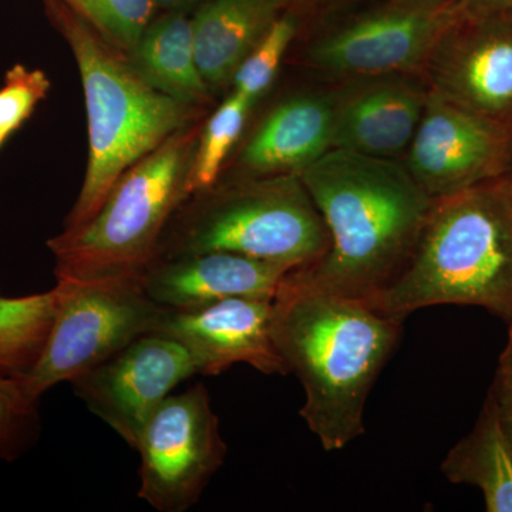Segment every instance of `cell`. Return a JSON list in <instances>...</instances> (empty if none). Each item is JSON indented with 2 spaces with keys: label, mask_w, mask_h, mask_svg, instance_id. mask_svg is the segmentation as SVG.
I'll use <instances>...</instances> for the list:
<instances>
[{
  "label": "cell",
  "mask_w": 512,
  "mask_h": 512,
  "mask_svg": "<svg viewBox=\"0 0 512 512\" xmlns=\"http://www.w3.org/2000/svg\"><path fill=\"white\" fill-rule=\"evenodd\" d=\"M299 175L325 220L329 248L289 276L318 291L369 301L406 268L433 198L402 161L342 148Z\"/></svg>",
  "instance_id": "obj_1"
},
{
  "label": "cell",
  "mask_w": 512,
  "mask_h": 512,
  "mask_svg": "<svg viewBox=\"0 0 512 512\" xmlns=\"http://www.w3.org/2000/svg\"><path fill=\"white\" fill-rule=\"evenodd\" d=\"M403 320L362 299L298 284L285 276L272 299V338L305 392L301 417L326 451L365 433L370 390L402 336Z\"/></svg>",
  "instance_id": "obj_2"
},
{
  "label": "cell",
  "mask_w": 512,
  "mask_h": 512,
  "mask_svg": "<svg viewBox=\"0 0 512 512\" xmlns=\"http://www.w3.org/2000/svg\"><path fill=\"white\" fill-rule=\"evenodd\" d=\"M45 9L76 57L86 99L89 163L64 220L63 231L72 232L92 220L128 168L185 130L200 111L151 86L126 53L63 0H45Z\"/></svg>",
  "instance_id": "obj_3"
},
{
  "label": "cell",
  "mask_w": 512,
  "mask_h": 512,
  "mask_svg": "<svg viewBox=\"0 0 512 512\" xmlns=\"http://www.w3.org/2000/svg\"><path fill=\"white\" fill-rule=\"evenodd\" d=\"M365 302L403 322L429 306H480L510 325L512 214L503 180L434 200L402 274Z\"/></svg>",
  "instance_id": "obj_4"
},
{
  "label": "cell",
  "mask_w": 512,
  "mask_h": 512,
  "mask_svg": "<svg viewBox=\"0 0 512 512\" xmlns=\"http://www.w3.org/2000/svg\"><path fill=\"white\" fill-rule=\"evenodd\" d=\"M194 195L165 228L156 259L232 252L298 269L328 251L325 220L299 174L239 175Z\"/></svg>",
  "instance_id": "obj_5"
},
{
  "label": "cell",
  "mask_w": 512,
  "mask_h": 512,
  "mask_svg": "<svg viewBox=\"0 0 512 512\" xmlns=\"http://www.w3.org/2000/svg\"><path fill=\"white\" fill-rule=\"evenodd\" d=\"M200 131L187 127L128 168L92 220L47 241L57 279L140 278L157 258L165 228L191 197L190 171Z\"/></svg>",
  "instance_id": "obj_6"
},
{
  "label": "cell",
  "mask_w": 512,
  "mask_h": 512,
  "mask_svg": "<svg viewBox=\"0 0 512 512\" xmlns=\"http://www.w3.org/2000/svg\"><path fill=\"white\" fill-rule=\"evenodd\" d=\"M460 0H343L312 19L302 63L345 82L417 74Z\"/></svg>",
  "instance_id": "obj_7"
},
{
  "label": "cell",
  "mask_w": 512,
  "mask_h": 512,
  "mask_svg": "<svg viewBox=\"0 0 512 512\" xmlns=\"http://www.w3.org/2000/svg\"><path fill=\"white\" fill-rule=\"evenodd\" d=\"M56 289L59 303L45 348L32 370L19 376L39 400L57 384L72 383L133 340L153 333L165 311L148 298L136 276L57 279Z\"/></svg>",
  "instance_id": "obj_8"
},
{
  "label": "cell",
  "mask_w": 512,
  "mask_h": 512,
  "mask_svg": "<svg viewBox=\"0 0 512 512\" xmlns=\"http://www.w3.org/2000/svg\"><path fill=\"white\" fill-rule=\"evenodd\" d=\"M138 498L158 512H185L200 501L228 447L202 383L164 400L144 426Z\"/></svg>",
  "instance_id": "obj_9"
},
{
  "label": "cell",
  "mask_w": 512,
  "mask_h": 512,
  "mask_svg": "<svg viewBox=\"0 0 512 512\" xmlns=\"http://www.w3.org/2000/svg\"><path fill=\"white\" fill-rule=\"evenodd\" d=\"M420 77L441 100L512 126V15L460 9Z\"/></svg>",
  "instance_id": "obj_10"
},
{
  "label": "cell",
  "mask_w": 512,
  "mask_h": 512,
  "mask_svg": "<svg viewBox=\"0 0 512 512\" xmlns=\"http://www.w3.org/2000/svg\"><path fill=\"white\" fill-rule=\"evenodd\" d=\"M404 167L433 200L512 177V126L429 92Z\"/></svg>",
  "instance_id": "obj_11"
},
{
  "label": "cell",
  "mask_w": 512,
  "mask_h": 512,
  "mask_svg": "<svg viewBox=\"0 0 512 512\" xmlns=\"http://www.w3.org/2000/svg\"><path fill=\"white\" fill-rule=\"evenodd\" d=\"M197 375L187 350L148 333L73 380L87 409L136 450L144 426L178 384Z\"/></svg>",
  "instance_id": "obj_12"
},
{
  "label": "cell",
  "mask_w": 512,
  "mask_h": 512,
  "mask_svg": "<svg viewBox=\"0 0 512 512\" xmlns=\"http://www.w3.org/2000/svg\"><path fill=\"white\" fill-rule=\"evenodd\" d=\"M153 333L180 343L197 375H221L238 363L265 375H288L272 338V299L232 298L201 308L165 309Z\"/></svg>",
  "instance_id": "obj_13"
},
{
  "label": "cell",
  "mask_w": 512,
  "mask_h": 512,
  "mask_svg": "<svg viewBox=\"0 0 512 512\" xmlns=\"http://www.w3.org/2000/svg\"><path fill=\"white\" fill-rule=\"evenodd\" d=\"M335 89L332 148L399 160L419 127L429 89L417 74L345 80Z\"/></svg>",
  "instance_id": "obj_14"
},
{
  "label": "cell",
  "mask_w": 512,
  "mask_h": 512,
  "mask_svg": "<svg viewBox=\"0 0 512 512\" xmlns=\"http://www.w3.org/2000/svg\"><path fill=\"white\" fill-rule=\"evenodd\" d=\"M291 271L289 266L232 252H205L154 259L140 281L151 301L181 311L224 299H274Z\"/></svg>",
  "instance_id": "obj_15"
},
{
  "label": "cell",
  "mask_w": 512,
  "mask_h": 512,
  "mask_svg": "<svg viewBox=\"0 0 512 512\" xmlns=\"http://www.w3.org/2000/svg\"><path fill=\"white\" fill-rule=\"evenodd\" d=\"M335 89L289 97L269 111L239 154V175L299 174L332 150Z\"/></svg>",
  "instance_id": "obj_16"
},
{
  "label": "cell",
  "mask_w": 512,
  "mask_h": 512,
  "mask_svg": "<svg viewBox=\"0 0 512 512\" xmlns=\"http://www.w3.org/2000/svg\"><path fill=\"white\" fill-rule=\"evenodd\" d=\"M282 13L272 0H205L191 20L195 59L205 83H231Z\"/></svg>",
  "instance_id": "obj_17"
},
{
  "label": "cell",
  "mask_w": 512,
  "mask_h": 512,
  "mask_svg": "<svg viewBox=\"0 0 512 512\" xmlns=\"http://www.w3.org/2000/svg\"><path fill=\"white\" fill-rule=\"evenodd\" d=\"M441 473L454 484L474 485L488 512H512V446L488 393L476 426L448 451Z\"/></svg>",
  "instance_id": "obj_18"
},
{
  "label": "cell",
  "mask_w": 512,
  "mask_h": 512,
  "mask_svg": "<svg viewBox=\"0 0 512 512\" xmlns=\"http://www.w3.org/2000/svg\"><path fill=\"white\" fill-rule=\"evenodd\" d=\"M128 57L161 93L195 107L210 99V86L195 59L192 23L183 12H170L151 22Z\"/></svg>",
  "instance_id": "obj_19"
},
{
  "label": "cell",
  "mask_w": 512,
  "mask_h": 512,
  "mask_svg": "<svg viewBox=\"0 0 512 512\" xmlns=\"http://www.w3.org/2000/svg\"><path fill=\"white\" fill-rule=\"evenodd\" d=\"M57 303L56 286L20 298L0 296V372L23 376L32 370L49 338Z\"/></svg>",
  "instance_id": "obj_20"
},
{
  "label": "cell",
  "mask_w": 512,
  "mask_h": 512,
  "mask_svg": "<svg viewBox=\"0 0 512 512\" xmlns=\"http://www.w3.org/2000/svg\"><path fill=\"white\" fill-rule=\"evenodd\" d=\"M254 104L234 92L222 101L198 137L190 171L191 195L214 187L232 148L242 136L249 110Z\"/></svg>",
  "instance_id": "obj_21"
},
{
  "label": "cell",
  "mask_w": 512,
  "mask_h": 512,
  "mask_svg": "<svg viewBox=\"0 0 512 512\" xmlns=\"http://www.w3.org/2000/svg\"><path fill=\"white\" fill-rule=\"evenodd\" d=\"M302 23L298 16L282 13L239 66L231 82L232 90L252 104L264 97L275 82L285 53L301 32Z\"/></svg>",
  "instance_id": "obj_22"
},
{
  "label": "cell",
  "mask_w": 512,
  "mask_h": 512,
  "mask_svg": "<svg viewBox=\"0 0 512 512\" xmlns=\"http://www.w3.org/2000/svg\"><path fill=\"white\" fill-rule=\"evenodd\" d=\"M39 403L19 376L0 372V463H13L36 446L42 433Z\"/></svg>",
  "instance_id": "obj_23"
},
{
  "label": "cell",
  "mask_w": 512,
  "mask_h": 512,
  "mask_svg": "<svg viewBox=\"0 0 512 512\" xmlns=\"http://www.w3.org/2000/svg\"><path fill=\"white\" fill-rule=\"evenodd\" d=\"M104 39L130 55L153 22V0H63Z\"/></svg>",
  "instance_id": "obj_24"
},
{
  "label": "cell",
  "mask_w": 512,
  "mask_h": 512,
  "mask_svg": "<svg viewBox=\"0 0 512 512\" xmlns=\"http://www.w3.org/2000/svg\"><path fill=\"white\" fill-rule=\"evenodd\" d=\"M49 90V77L42 70L20 63L10 67L0 87V148L29 120Z\"/></svg>",
  "instance_id": "obj_25"
},
{
  "label": "cell",
  "mask_w": 512,
  "mask_h": 512,
  "mask_svg": "<svg viewBox=\"0 0 512 512\" xmlns=\"http://www.w3.org/2000/svg\"><path fill=\"white\" fill-rule=\"evenodd\" d=\"M490 393L497 404L498 416L512 446V326H508L507 345L501 353Z\"/></svg>",
  "instance_id": "obj_26"
},
{
  "label": "cell",
  "mask_w": 512,
  "mask_h": 512,
  "mask_svg": "<svg viewBox=\"0 0 512 512\" xmlns=\"http://www.w3.org/2000/svg\"><path fill=\"white\" fill-rule=\"evenodd\" d=\"M282 12L292 13L303 20L313 19L343 0H272Z\"/></svg>",
  "instance_id": "obj_27"
},
{
  "label": "cell",
  "mask_w": 512,
  "mask_h": 512,
  "mask_svg": "<svg viewBox=\"0 0 512 512\" xmlns=\"http://www.w3.org/2000/svg\"><path fill=\"white\" fill-rule=\"evenodd\" d=\"M461 12L507 13L512 15V0H460Z\"/></svg>",
  "instance_id": "obj_28"
},
{
  "label": "cell",
  "mask_w": 512,
  "mask_h": 512,
  "mask_svg": "<svg viewBox=\"0 0 512 512\" xmlns=\"http://www.w3.org/2000/svg\"><path fill=\"white\" fill-rule=\"evenodd\" d=\"M157 8L170 10V12H183L191 6L202 5L205 0H153Z\"/></svg>",
  "instance_id": "obj_29"
},
{
  "label": "cell",
  "mask_w": 512,
  "mask_h": 512,
  "mask_svg": "<svg viewBox=\"0 0 512 512\" xmlns=\"http://www.w3.org/2000/svg\"><path fill=\"white\" fill-rule=\"evenodd\" d=\"M503 188L505 200H507L508 208H510L512 214V177L504 178Z\"/></svg>",
  "instance_id": "obj_30"
},
{
  "label": "cell",
  "mask_w": 512,
  "mask_h": 512,
  "mask_svg": "<svg viewBox=\"0 0 512 512\" xmlns=\"http://www.w3.org/2000/svg\"><path fill=\"white\" fill-rule=\"evenodd\" d=\"M510 325L512 326V322L510 323ZM510 325H508V326H510Z\"/></svg>",
  "instance_id": "obj_31"
}]
</instances>
